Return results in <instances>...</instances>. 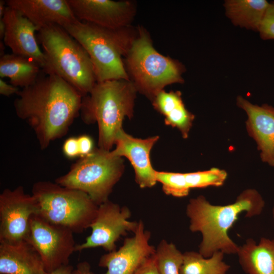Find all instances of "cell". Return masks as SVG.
<instances>
[{
    "instance_id": "6da1fadb",
    "label": "cell",
    "mask_w": 274,
    "mask_h": 274,
    "mask_svg": "<svg viewBox=\"0 0 274 274\" xmlns=\"http://www.w3.org/2000/svg\"><path fill=\"white\" fill-rule=\"evenodd\" d=\"M17 95L16 114L32 128L42 150L65 135L80 114L82 96L56 75L40 76Z\"/></svg>"
},
{
    "instance_id": "7a4b0ae2",
    "label": "cell",
    "mask_w": 274,
    "mask_h": 274,
    "mask_svg": "<svg viewBox=\"0 0 274 274\" xmlns=\"http://www.w3.org/2000/svg\"><path fill=\"white\" fill-rule=\"evenodd\" d=\"M264 207L263 198L254 189L244 190L233 203L226 205L213 204L203 195L190 199L186 214L189 230L201 235L198 252L206 258L219 251L236 254L239 246L229 236V230L241 214L254 217L260 215Z\"/></svg>"
},
{
    "instance_id": "3957f363",
    "label": "cell",
    "mask_w": 274,
    "mask_h": 274,
    "mask_svg": "<svg viewBox=\"0 0 274 274\" xmlns=\"http://www.w3.org/2000/svg\"><path fill=\"white\" fill-rule=\"evenodd\" d=\"M137 90L130 80H112L96 82L91 91L82 97L80 113L87 124L96 123L98 146L110 151L126 117L133 116Z\"/></svg>"
},
{
    "instance_id": "277c9868",
    "label": "cell",
    "mask_w": 274,
    "mask_h": 274,
    "mask_svg": "<svg viewBox=\"0 0 274 274\" xmlns=\"http://www.w3.org/2000/svg\"><path fill=\"white\" fill-rule=\"evenodd\" d=\"M63 28L88 53L96 82L129 80L122 57L128 53L138 30L130 26L110 29L80 21Z\"/></svg>"
},
{
    "instance_id": "5b68a950",
    "label": "cell",
    "mask_w": 274,
    "mask_h": 274,
    "mask_svg": "<svg viewBox=\"0 0 274 274\" xmlns=\"http://www.w3.org/2000/svg\"><path fill=\"white\" fill-rule=\"evenodd\" d=\"M38 32L45 58L43 71L47 75L61 78L82 97L87 95L96 81L92 63L84 48L59 25H49Z\"/></svg>"
},
{
    "instance_id": "8992f818",
    "label": "cell",
    "mask_w": 274,
    "mask_h": 274,
    "mask_svg": "<svg viewBox=\"0 0 274 274\" xmlns=\"http://www.w3.org/2000/svg\"><path fill=\"white\" fill-rule=\"evenodd\" d=\"M125 57L124 65L129 80L137 92L151 101L167 85L183 82L182 64L159 53L143 27H138L137 36Z\"/></svg>"
},
{
    "instance_id": "52a82bcc",
    "label": "cell",
    "mask_w": 274,
    "mask_h": 274,
    "mask_svg": "<svg viewBox=\"0 0 274 274\" xmlns=\"http://www.w3.org/2000/svg\"><path fill=\"white\" fill-rule=\"evenodd\" d=\"M32 194L37 200V215L48 222L83 232L95 218L98 206L86 193L55 182H36Z\"/></svg>"
},
{
    "instance_id": "ba28073f",
    "label": "cell",
    "mask_w": 274,
    "mask_h": 274,
    "mask_svg": "<svg viewBox=\"0 0 274 274\" xmlns=\"http://www.w3.org/2000/svg\"><path fill=\"white\" fill-rule=\"evenodd\" d=\"M124 170L122 157H114L110 151L95 148L90 154L80 158L66 174L56 178L55 182L86 193L99 206L109 200Z\"/></svg>"
},
{
    "instance_id": "9c48e42d",
    "label": "cell",
    "mask_w": 274,
    "mask_h": 274,
    "mask_svg": "<svg viewBox=\"0 0 274 274\" xmlns=\"http://www.w3.org/2000/svg\"><path fill=\"white\" fill-rule=\"evenodd\" d=\"M38 210L37 200L22 186L4 189L0 194V244L28 242L30 219Z\"/></svg>"
},
{
    "instance_id": "30bf717a",
    "label": "cell",
    "mask_w": 274,
    "mask_h": 274,
    "mask_svg": "<svg viewBox=\"0 0 274 274\" xmlns=\"http://www.w3.org/2000/svg\"><path fill=\"white\" fill-rule=\"evenodd\" d=\"M73 234L70 229L50 223L37 214L31 217L28 242L41 256L47 273L68 265L77 246Z\"/></svg>"
},
{
    "instance_id": "8fae6325",
    "label": "cell",
    "mask_w": 274,
    "mask_h": 274,
    "mask_svg": "<svg viewBox=\"0 0 274 274\" xmlns=\"http://www.w3.org/2000/svg\"><path fill=\"white\" fill-rule=\"evenodd\" d=\"M131 213L126 207L109 200L98 206L95 218L90 226L91 233L85 242L77 245L76 251L102 247L108 252L116 250V243L129 232H134L138 222L130 221Z\"/></svg>"
},
{
    "instance_id": "7c38bea8",
    "label": "cell",
    "mask_w": 274,
    "mask_h": 274,
    "mask_svg": "<svg viewBox=\"0 0 274 274\" xmlns=\"http://www.w3.org/2000/svg\"><path fill=\"white\" fill-rule=\"evenodd\" d=\"M80 21L110 29L129 26L135 13L132 2L111 0H67Z\"/></svg>"
},
{
    "instance_id": "4fadbf2b",
    "label": "cell",
    "mask_w": 274,
    "mask_h": 274,
    "mask_svg": "<svg viewBox=\"0 0 274 274\" xmlns=\"http://www.w3.org/2000/svg\"><path fill=\"white\" fill-rule=\"evenodd\" d=\"M133 235L126 238L118 250L101 256L98 265L107 268L103 274H133L140 265L155 253L150 244L151 233L146 230L143 222L138 221Z\"/></svg>"
},
{
    "instance_id": "5bb4252c",
    "label": "cell",
    "mask_w": 274,
    "mask_h": 274,
    "mask_svg": "<svg viewBox=\"0 0 274 274\" xmlns=\"http://www.w3.org/2000/svg\"><path fill=\"white\" fill-rule=\"evenodd\" d=\"M158 136L146 139L134 138L121 129L117 134L116 148L110 151L114 157H126L130 162L135 173V181L141 188H151L157 182L156 172L150 160V152L159 139Z\"/></svg>"
},
{
    "instance_id": "9a60e30c",
    "label": "cell",
    "mask_w": 274,
    "mask_h": 274,
    "mask_svg": "<svg viewBox=\"0 0 274 274\" xmlns=\"http://www.w3.org/2000/svg\"><path fill=\"white\" fill-rule=\"evenodd\" d=\"M2 19L6 27L5 44L12 53L29 58L43 70L45 58L40 49L35 32L38 29L18 10L7 6Z\"/></svg>"
},
{
    "instance_id": "2e32d148",
    "label": "cell",
    "mask_w": 274,
    "mask_h": 274,
    "mask_svg": "<svg viewBox=\"0 0 274 274\" xmlns=\"http://www.w3.org/2000/svg\"><path fill=\"white\" fill-rule=\"evenodd\" d=\"M236 102L247 114V130L257 143L262 161L274 166V108L253 105L241 96Z\"/></svg>"
},
{
    "instance_id": "e0dca14e",
    "label": "cell",
    "mask_w": 274,
    "mask_h": 274,
    "mask_svg": "<svg viewBox=\"0 0 274 274\" xmlns=\"http://www.w3.org/2000/svg\"><path fill=\"white\" fill-rule=\"evenodd\" d=\"M6 2L7 6L27 18L38 31L49 25L64 27L79 21L66 0H8Z\"/></svg>"
},
{
    "instance_id": "ac0fdd59",
    "label": "cell",
    "mask_w": 274,
    "mask_h": 274,
    "mask_svg": "<svg viewBox=\"0 0 274 274\" xmlns=\"http://www.w3.org/2000/svg\"><path fill=\"white\" fill-rule=\"evenodd\" d=\"M1 274H47L41 256L29 242L0 244Z\"/></svg>"
},
{
    "instance_id": "d6986e66",
    "label": "cell",
    "mask_w": 274,
    "mask_h": 274,
    "mask_svg": "<svg viewBox=\"0 0 274 274\" xmlns=\"http://www.w3.org/2000/svg\"><path fill=\"white\" fill-rule=\"evenodd\" d=\"M236 255L246 274H274V239L263 237L256 242L248 238Z\"/></svg>"
},
{
    "instance_id": "ffe728a7",
    "label": "cell",
    "mask_w": 274,
    "mask_h": 274,
    "mask_svg": "<svg viewBox=\"0 0 274 274\" xmlns=\"http://www.w3.org/2000/svg\"><path fill=\"white\" fill-rule=\"evenodd\" d=\"M151 101L154 108L164 116L165 124L177 128L183 138H187L195 116L185 108L181 92L163 90Z\"/></svg>"
},
{
    "instance_id": "44dd1931",
    "label": "cell",
    "mask_w": 274,
    "mask_h": 274,
    "mask_svg": "<svg viewBox=\"0 0 274 274\" xmlns=\"http://www.w3.org/2000/svg\"><path fill=\"white\" fill-rule=\"evenodd\" d=\"M41 69L34 61L13 53L4 54L0 58V77L9 78L11 84L22 89L37 81Z\"/></svg>"
},
{
    "instance_id": "7402d4cb",
    "label": "cell",
    "mask_w": 274,
    "mask_h": 274,
    "mask_svg": "<svg viewBox=\"0 0 274 274\" xmlns=\"http://www.w3.org/2000/svg\"><path fill=\"white\" fill-rule=\"evenodd\" d=\"M269 5L265 0H230L225 7L234 24L258 30Z\"/></svg>"
},
{
    "instance_id": "603a6c76",
    "label": "cell",
    "mask_w": 274,
    "mask_h": 274,
    "mask_svg": "<svg viewBox=\"0 0 274 274\" xmlns=\"http://www.w3.org/2000/svg\"><path fill=\"white\" fill-rule=\"evenodd\" d=\"M224 255L219 251L206 258L198 252H185L180 273L226 274L230 266L224 261Z\"/></svg>"
},
{
    "instance_id": "cb8c5ba5",
    "label": "cell",
    "mask_w": 274,
    "mask_h": 274,
    "mask_svg": "<svg viewBox=\"0 0 274 274\" xmlns=\"http://www.w3.org/2000/svg\"><path fill=\"white\" fill-rule=\"evenodd\" d=\"M155 257L160 274H181L183 253L174 244L161 240L156 248Z\"/></svg>"
},
{
    "instance_id": "d4e9b609",
    "label": "cell",
    "mask_w": 274,
    "mask_h": 274,
    "mask_svg": "<svg viewBox=\"0 0 274 274\" xmlns=\"http://www.w3.org/2000/svg\"><path fill=\"white\" fill-rule=\"evenodd\" d=\"M188 185L190 189L209 186H222L227 177L224 170L213 167L210 169L185 173Z\"/></svg>"
},
{
    "instance_id": "484cf974",
    "label": "cell",
    "mask_w": 274,
    "mask_h": 274,
    "mask_svg": "<svg viewBox=\"0 0 274 274\" xmlns=\"http://www.w3.org/2000/svg\"><path fill=\"white\" fill-rule=\"evenodd\" d=\"M156 179L161 184L164 193L168 195L183 197L187 196L191 190L185 173L157 171Z\"/></svg>"
},
{
    "instance_id": "4316f807",
    "label": "cell",
    "mask_w": 274,
    "mask_h": 274,
    "mask_svg": "<svg viewBox=\"0 0 274 274\" xmlns=\"http://www.w3.org/2000/svg\"><path fill=\"white\" fill-rule=\"evenodd\" d=\"M258 31L262 39H274V2L269 3Z\"/></svg>"
},
{
    "instance_id": "83f0119b",
    "label": "cell",
    "mask_w": 274,
    "mask_h": 274,
    "mask_svg": "<svg viewBox=\"0 0 274 274\" xmlns=\"http://www.w3.org/2000/svg\"><path fill=\"white\" fill-rule=\"evenodd\" d=\"M63 154L68 158L80 157V150L77 137L71 136L65 140L62 145Z\"/></svg>"
},
{
    "instance_id": "f1b7e54d",
    "label": "cell",
    "mask_w": 274,
    "mask_h": 274,
    "mask_svg": "<svg viewBox=\"0 0 274 274\" xmlns=\"http://www.w3.org/2000/svg\"><path fill=\"white\" fill-rule=\"evenodd\" d=\"M133 274H160L157 265L155 253L146 259Z\"/></svg>"
},
{
    "instance_id": "f546056e",
    "label": "cell",
    "mask_w": 274,
    "mask_h": 274,
    "mask_svg": "<svg viewBox=\"0 0 274 274\" xmlns=\"http://www.w3.org/2000/svg\"><path fill=\"white\" fill-rule=\"evenodd\" d=\"M79 150L80 158L85 157L91 153L94 149L92 138L87 134H82L77 137Z\"/></svg>"
},
{
    "instance_id": "4dcf8cb0",
    "label": "cell",
    "mask_w": 274,
    "mask_h": 274,
    "mask_svg": "<svg viewBox=\"0 0 274 274\" xmlns=\"http://www.w3.org/2000/svg\"><path fill=\"white\" fill-rule=\"evenodd\" d=\"M19 91L18 87L7 83L2 78L0 79V94L1 95L9 96L14 94H17Z\"/></svg>"
},
{
    "instance_id": "1f68e13d",
    "label": "cell",
    "mask_w": 274,
    "mask_h": 274,
    "mask_svg": "<svg viewBox=\"0 0 274 274\" xmlns=\"http://www.w3.org/2000/svg\"><path fill=\"white\" fill-rule=\"evenodd\" d=\"M91 267L87 261L79 263L77 268L73 271V274H91Z\"/></svg>"
},
{
    "instance_id": "d6a6232c",
    "label": "cell",
    "mask_w": 274,
    "mask_h": 274,
    "mask_svg": "<svg viewBox=\"0 0 274 274\" xmlns=\"http://www.w3.org/2000/svg\"><path fill=\"white\" fill-rule=\"evenodd\" d=\"M73 267L70 265L62 266L47 274H73Z\"/></svg>"
},
{
    "instance_id": "836d02e7",
    "label": "cell",
    "mask_w": 274,
    "mask_h": 274,
    "mask_svg": "<svg viewBox=\"0 0 274 274\" xmlns=\"http://www.w3.org/2000/svg\"><path fill=\"white\" fill-rule=\"evenodd\" d=\"M6 31V27L2 19H0V39L4 40Z\"/></svg>"
},
{
    "instance_id": "e575fe53",
    "label": "cell",
    "mask_w": 274,
    "mask_h": 274,
    "mask_svg": "<svg viewBox=\"0 0 274 274\" xmlns=\"http://www.w3.org/2000/svg\"><path fill=\"white\" fill-rule=\"evenodd\" d=\"M6 1L1 0L0 1V19L2 18L6 8Z\"/></svg>"
},
{
    "instance_id": "d590c367",
    "label": "cell",
    "mask_w": 274,
    "mask_h": 274,
    "mask_svg": "<svg viewBox=\"0 0 274 274\" xmlns=\"http://www.w3.org/2000/svg\"><path fill=\"white\" fill-rule=\"evenodd\" d=\"M272 217H273V219L274 220V206L272 208Z\"/></svg>"
}]
</instances>
